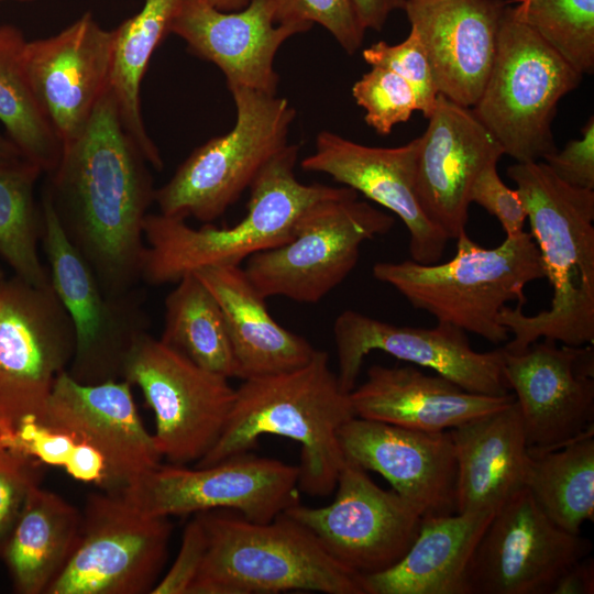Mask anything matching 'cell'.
Here are the masks:
<instances>
[{
    "label": "cell",
    "mask_w": 594,
    "mask_h": 594,
    "mask_svg": "<svg viewBox=\"0 0 594 594\" xmlns=\"http://www.w3.org/2000/svg\"><path fill=\"white\" fill-rule=\"evenodd\" d=\"M148 165L109 87L47 174L44 188L63 231L112 297L136 293L142 279L143 223L155 196Z\"/></svg>",
    "instance_id": "6da1fadb"
},
{
    "label": "cell",
    "mask_w": 594,
    "mask_h": 594,
    "mask_svg": "<svg viewBox=\"0 0 594 594\" xmlns=\"http://www.w3.org/2000/svg\"><path fill=\"white\" fill-rule=\"evenodd\" d=\"M507 176L525 207L552 298L536 315H525L520 305L502 309L498 321L513 334L504 350L520 353L540 339L593 344L594 190L565 184L542 161L516 162Z\"/></svg>",
    "instance_id": "7a4b0ae2"
},
{
    "label": "cell",
    "mask_w": 594,
    "mask_h": 594,
    "mask_svg": "<svg viewBox=\"0 0 594 594\" xmlns=\"http://www.w3.org/2000/svg\"><path fill=\"white\" fill-rule=\"evenodd\" d=\"M353 417L328 353L316 350L301 367L243 380L220 438L196 466L250 452L261 436H280L300 443L299 491L328 496L344 463L338 432Z\"/></svg>",
    "instance_id": "3957f363"
},
{
    "label": "cell",
    "mask_w": 594,
    "mask_h": 594,
    "mask_svg": "<svg viewBox=\"0 0 594 594\" xmlns=\"http://www.w3.org/2000/svg\"><path fill=\"white\" fill-rule=\"evenodd\" d=\"M298 154V144H287L266 163L249 188L245 217L232 227L195 229L182 218L147 213L142 279L163 285L205 267L240 266L253 254L288 242L310 206L353 190L300 183L295 176Z\"/></svg>",
    "instance_id": "277c9868"
},
{
    "label": "cell",
    "mask_w": 594,
    "mask_h": 594,
    "mask_svg": "<svg viewBox=\"0 0 594 594\" xmlns=\"http://www.w3.org/2000/svg\"><path fill=\"white\" fill-rule=\"evenodd\" d=\"M196 514L206 531L207 550L188 594H365L362 576L284 513L268 522L229 509Z\"/></svg>",
    "instance_id": "5b68a950"
},
{
    "label": "cell",
    "mask_w": 594,
    "mask_h": 594,
    "mask_svg": "<svg viewBox=\"0 0 594 594\" xmlns=\"http://www.w3.org/2000/svg\"><path fill=\"white\" fill-rule=\"evenodd\" d=\"M455 240V254L448 262H378L373 276L438 322L502 344L509 339L508 329L498 321L502 309L510 301L524 306L526 285L544 278L538 248L526 231L506 237L493 249L481 246L466 231Z\"/></svg>",
    "instance_id": "8992f818"
},
{
    "label": "cell",
    "mask_w": 594,
    "mask_h": 594,
    "mask_svg": "<svg viewBox=\"0 0 594 594\" xmlns=\"http://www.w3.org/2000/svg\"><path fill=\"white\" fill-rule=\"evenodd\" d=\"M582 76L507 6L495 59L472 111L516 162L543 161L558 150L551 129L557 106Z\"/></svg>",
    "instance_id": "52a82bcc"
},
{
    "label": "cell",
    "mask_w": 594,
    "mask_h": 594,
    "mask_svg": "<svg viewBox=\"0 0 594 594\" xmlns=\"http://www.w3.org/2000/svg\"><path fill=\"white\" fill-rule=\"evenodd\" d=\"M229 90L237 110L233 128L196 147L170 179L155 189L160 213L216 220L288 144L296 110L287 99L242 87Z\"/></svg>",
    "instance_id": "ba28073f"
},
{
    "label": "cell",
    "mask_w": 594,
    "mask_h": 594,
    "mask_svg": "<svg viewBox=\"0 0 594 594\" xmlns=\"http://www.w3.org/2000/svg\"><path fill=\"white\" fill-rule=\"evenodd\" d=\"M394 223V217L359 200L355 190L327 198L302 213L288 242L253 254L244 271L265 299L315 304L353 271L362 244Z\"/></svg>",
    "instance_id": "9c48e42d"
},
{
    "label": "cell",
    "mask_w": 594,
    "mask_h": 594,
    "mask_svg": "<svg viewBox=\"0 0 594 594\" xmlns=\"http://www.w3.org/2000/svg\"><path fill=\"white\" fill-rule=\"evenodd\" d=\"M122 378L141 389L153 410L154 441L170 464L204 458L220 438L235 399L229 378L198 366L146 331L131 345Z\"/></svg>",
    "instance_id": "30bf717a"
},
{
    "label": "cell",
    "mask_w": 594,
    "mask_h": 594,
    "mask_svg": "<svg viewBox=\"0 0 594 594\" xmlns=\"http://www.w3.org/2000/svg\"><path fill=\"white\" fill-rule=\"evenodd\" d=\"M74 352L73 324L53 286L6 277L0 283V440L28 418L42 420Z\"/></svg>",
    "instance_id": "8fae6325"
},
{
    "label": "cell",
    "mask_w": 594,
    "mask_h": 594,
    "mask_svg": "<svg viewBox=\"0 0 594 594\" xmlns=\"http://www.w3.org/2000/svg\"><path fill=\"white\" fill-rule=\"evenodd\" d=\"M299 466L245 452L207 466H153L120 494L152 516L229 509L268 522L300 503Z\"/></svg>",
    "instance_id": "7c38bea8"
},
{
    "label": "cell",
    "mask_w": 594,
    "mask_h": 594,
    "mask_svg": "<svg viewBox=\"0 0 594 594\" xmlns=\"http://www.w3.org/2000/svg\"><path fill=\"white\" fill-rule=\"evenodd\" d=\"M172 531L169 517L144 514L120 493H91L77 546L46 594H151Z\"/></svg>",
    "instance_id": "4fadbf2b"
},
{
    "label": "cell",
    "mask_w": 594,
    "mask_h": 594,
    "mask_svg": "<svg viewBox=\"0 0 594 594\" xmlns=\"http://www.w3.org/2000/svg\"><path fill=\"white\" fill-rule=\"evenodd\" d=\"M41 208V240L51 284L75 334V352L67 372L82 384L121 380L124 359L147 323L138 293L124 297L106 294L92 268L63 231L45 188Z\"/></svg>",
    "instance_id": "5bb4252c"
},
{
    "label": "cell",
    "mask_w": 594,
    "mask_h": 594,
    "mask_svg": "<svg viewBox=\"0 0 594 594\" xmlns=\"http://www.w3.org/2000/svg\"><path fill=\"white\" fill-rule=\"evenodd\" d=\"M334 490L336 497L327 506L297 503L284 514L309 529L337 561L360 576L395 565L419 532L421 512L346 461Z\"/></svg>",
    "instance_id": "9a60e30c"
},
{
    "label": "cell",
    "mask_w": 594,
    "mask_h": 594,
    "mask_svg": "<svg viewBox=\"0 0 594 594\" xmlns=\"http://www.w3.org/2000/svg\"><path fill=\"white\" fill-rule=\"evenodd\" d=\"M592 543L552 522L524 487L494 513L465 572L466 594H551Z\"/></svg>",
    "instance_id": "2e32d148"
},
{
    "label": "cell",
    "mask_w": 594,
    "mask_h": 594,
    "mask_svg": "<svg viewBox=\"0 0 594 594\" xmlns=\"http://www.w3.org/2000/svg\"><path fill=\"white\" fill-rule=\"evenodd\" d=\"M341 388L356 386L364 358L382 351L419 367H427L462 388L498 396L509 393L504 377V349L475 351L466 332L443 322L433 328L398 326L355 310L341 312L333 323Z\"/></svg>",
    "instance_id": "e0dca14e"
},
{
    "label": "cell",
    "mask_w": 594,
    "mask_h": 594,
    "mask_svg": "<svg viewBox=\"0 0 594 594\" xmlns=\"http://www.w3.org/2000/svg\"><path fill=\"white\" fill-rule=\"evenodd\" d=\"M503 372L529 447L560 448L593 427V344L540 339L520 353L504 350Z\"/></svg>",
    "instance_id": "ac0fdd59"
},
{
    "label": "cell",
    "mask_w": 594,
    "mask_h": 594,
    "mask_svg": "<svg viewBox=\"0 0 594 594\" xmlns=\"http://www.w3.org/2000/svg\"><path fill=\"white\" fill-rule=\"evenodd\" d=\"M113 46L114 31L101 28L90 12L53 36L28 41L26 74L62 145L84 132L109 89Z\"/></svg>",
    "instance_id": "d6986e66"
},
{
    "label": "cell",
    "mask_w": 594,
    "mask_h": 594,
    "mask_svg": "<svg viewBox=\"0 0 594 594\" xmlns=\"http://www.w3.org/2000/svg\"><path fill=\"white\" fill-rule=\"evenodd\" d=\"M131 386L123 378L82 384L66 370L57 376L41 420L103 455L109 475L105 492L109 493L122 492L162 459L141 420Z\"/></svg>",
    "instance_id": "ffe728a7"
},
{
    "label": "cell",
    "mask_w": 594,
    "mask_h": 594,
    "mask_svg": "<svg viewBox=\"0 0 594 594\" xmlns=\"http://www.w3.org/2000/svg\"><path fill=\"white\" fill-rule=\"evenodd\" d=\"M312 26L276 22V0H252L239 11H220L207 0H182L169 33L182 37L195 56L213 63L228 88L276 95L274 59L292 36Z\"/></svg>",
    "instance_id": "44dd1931"
},
{
    "label": "cell",
    "mask_w": 594,
    "mask_h": 594,
    "mask_svg": "<svg viewBox=\"0 0 594 594\" xmlns=\"http://www.w3.org/2000/svg\"><path fill=\"white\" fill-rule=\"evenodd\" d=\"M419 136L397 147L366 146L321 131L315 151L300 162L304 170L323 173L395 213L409 232L411 260L441 258L448 235L425 213L416 190Z\"/></svg>",
    "instance_id": "7402d4cb"
},
{
    "label": "cell",
    "mask_w": 594,
    "mask_h": 594,
    "mask_svg": "<svg viewBox=\"0 0 594 594\" xmlns=\"http://www.w3.org/2000/svg\"><path fill=\"white\" fill-rule=\"evenodd\" d=\"M344 461L381 474L424 516L457 513V460L448 431L353 417L338 432Z\"/></svg>",
    "instance_id": "603a6c76"
},
{
    "label": "cell",
    "mask_w": 594,
    "mask_h": 594,
    "mask_svg": "<svg viewBox=\"0 0 594 594\" xmlns=\"http://www.w3.org/2000/svg\"><path fill=\"white\" fill-rule=\"evenodd\" d=\"M428 121L419 136L416 190L430 221L449 239H457L466 231L475 177L505 153L471 108L441 94Z\"/></svg>",
    "instance_id": "cb8c5ba5"
},
{
    "label": "cell",
    "mask_w": 594,
    "mask_h": 594,
    "mask_svg": "<svg viewBox=\"0 0 594 594\" xmlns=\"http://www.w3.org/2000/svg\"><path fill=\"white\" fill-rule=\"evenodd\" d=\"M504 0H407L404 11L427 53L437 90L472 108L497 50Z\"/></svg>",
    "instance_id": "d4e9b609"
},
{
    "label": "cell",
    "mask_w": 594,
    "mask_h": 594,
    "mask_svg": "<svg viewBox=\"0 0 594 594\" xmlns=\"http://www.w3.org/2000/svg\"><path fill=\"white\" fill-rule=\"evenodd\" d=\"M355 417L428 432L448 431L512 404L514 394L469 392L413 365L374 364L366 380L350 393Z\"/></svg>",
    "instance_id": "484cf974"
},
{
    "label": "cell",
    "mask_w": 594,
    "mask_h": 594,
    "mask_svg": "<svg viewBox=\"0 0 594 594\" xmlns=\"http://www.w3.org/2000/svg\"><path fill=\"white\" fill-rule=\"evenodd\" d=\"M449 432L457 460V513L497 509L525 487L529 446L516 399Z\"/></svg>",
    "instance_id": "4316f807"
},
{
    "label": "cell",
    "mask_w": 594,
    "mask_h": 594,
    "mask_svg": "<svg viewBox=\"0 0 594 594\" xmlns=\"http://www.w3.org/2000/svg\"><path fill=\"white\" fill-rule=\"evenodd\" d=\"M218 301L229 332L238 378L274 375L307 364L316 349L273 319L244 268L212 266L194 272Z\"/></svg>",
    "instance_id": "83f0119b"
},
{
    "label": "cell",
    "mask_w": 594,
    "mask_h": 594,
    "mask_svg": "<svg viewBox=\"0 0 594 594\" xmlns=\"http://www.w3.org/2000/svg\"><path fill=\"white\" fill-rule=\"evenodd\" d=\"M495 510L424 516L395 565L362 576L365 594H466L468 564Z\"/></svg>",
    "instance_id": "f1b7e54d"
},
{
    "label": "cell",
    "mask_w": 594,
    "mask_h": 594,
    "mask_svg": "<svg viewBox=\"0 0 594 594\" xmlns=\"http://www.w3.org/2000/svg\"><path fill=\"white\" fill-rule=\"evenodd\" d=\"M81 513L62 496L34 486L3 548L2 559L14 591L46 594L72 557Z\"/></svg>",
    "instance_id": "f546056e"
},
{
    "label": "cell",
    "mask_w": 594,
    "mask_h": 594,
    "mask_svg": "<svg viewBox=\"0 0 594 594\" xmlns=\"http://www.w3.org/2000/svg\"><path fill=\"white\" fill-rule=\"evenodd\" d=\"M182 0H144L142 9L114 29L110 89L121 121L148 164L163 168L160 151L148 136L141 114L140 87L150 59L169 33Z\"/></svg>",
    "instance_id": "4dcf8cb0"
},
{
    "label": "cell",
    "mask_w": 594,
    "mask_h": 594,
    "mask_svg": "<svg viewBox=\"0 0 594 594\" xmlns=\"http://www.w3.org/2000/svg\"><path fill=\"white\" fill-rule=\"evenodd\" d=\"M525 487L552 522L580 534L594 519L593 427L560 448L529 447Z\"/></svg>",
    "instance_id": "1f68e13d"
},
{
    "label": "cell",
    "mask_w": 594,
    "mask_h": 594,
    "mask_svg": "<svg viewBox=\"0 0 594 594\" xmlns=\"http://www.w3.org/2000/svg\"><path fill=\"white\" fill-rule=\"evenodd\" d=\"M166 296L161 341L198 366L238 378V367L222 310L202 282L184 275Z\"/></svg>",
    "instance_id": "d6a6232c"
},
{
    "label": "cell",
    "mask_w": 594,
    "mask_h": 594,
    "mask_svg": "<svg viewBox=\"0 0 594 594\" xmlns=\"http://www.w3.org/2000/svg\"><path fill=\"white\" fill-rule=\"evenodd\" d=\"M26 43L20 29L0 25V122L23 157L48 174L56 167L63 145L30 84L24 64Z\"/></svg>",
    "instance_id": "836d02e7"
},
{
    "label": "cell",
    "mask_w": 594,
    "mask_h": 594,
    "mask_svg": "<svg viewBox=\"0 0 594 594\" xmlns=\"http://www.w3.org/2000/svg\"><path fill=\"white\" fill-rule=\"evenodd\" d=\"M42 173L23 156L0 157V256L15 276L47 288L52 286L50 273L37 250L43 217L35 185Z\"/></svg>",
    "instance_id": "e575fe53"
},
{
    "label": "cell",
    "mask_w": 594,
    "mask_h": 594,
    "mask_svg": "<svg viewBox=\"0 0 594 594\" xmlns=\"http://www.w3.org/2000/svg\"><path fill=\"white\" fill-rule=\"evenodd\" d=\"M574 70L594 72V0H529L514 7Z\"/></svg>",
    "instance_id": "d590c367"
},
{
    "label": "cell",
    "mask_w": 594,
    "mask_h": 594,
    "mask_svg": "<svg viewBox=\"0 0 594 594\" xmlns=\"http://www.w3.org/2000/svg\"><path fill=\"white\" fill-rule=\"evenodd\" d=\"M355 102L365 111L364 120L381 135L409 120L418 111L417 99L410 85L396 73L371 66L352 87Z\"/></svg>",
    "instance_id": "8d00e7d4"
},
{
    "label": "cell",
    "mask_w": 594,
    "mask_h": 594,
    "mask_svg": "<svg viewBox=\"0 0 594 594\" xmlns=\"http://www.w3.org/2000/svg\"><path fill=\"white\" fill-rule=\"evenodd\" d=\"M362 56L370 66L387 68L405 79L415 92L418 111L426 119L431 116L439 92L427 53L413 28L402 43L380 41L365 48Z\"/></svg>",
    "instance_id": "74e56055"
},
{
    "label": "cell",
    "mask_w": 594,
    "mask_h": 594,
    "mask_svg": "<svg viewBox=\"0 0 594 594\" xmlns=\"http://www.w3.org/2000/svg\"><path fill=\"white\" fill-rule=\"evenodd\" d=\"M276 22L317 23L350 55L362 46L365 33L352 0H276Z\"/></svg>",
    "instance_id": "f35d334b"
},
{
    "label": "cell",
    "mask_w": 594,
    "mask_h": 594,
    "mask_svg": "<svg viewBox=\"0 0 594 594\" xmlns=\"http://www.w3.org/2000/svg\"><path fill=\"white\" fill-rule=\"evenodd\" d=\"M78 441L66 431L28 418L13 433L0 440V447L13 454L35 459L46 466L65 469Z\"/></svg>",
    "instance_id": "ab89813d"
},
{
    "label": "cell",
    "mask_w": 594,
    "mask_h": 594,
    "mask_svg": "<svg viewBox=\"0 0 594 594\" xmlns=\"http://www.w3.org/2000/svg\"><path fill=\"white\" fill-rule=\"evenodd\" d=\"M496 165L497 162H492L477 174L469 199L494 216L506 237L512 238L525 231L527 213L516 189H510L501 179Z\"/></svg>",
    "instance_id": "60d3db41"
},
{
    "label": "cell",
    "mask_w": 594,
    "mask_h": 594,
    "mask_svg": "<svg viewBox=\"0 0 594 594\" xmlns=\"http://www.w3.org/2000/svg\"><path fill=\"white\" fill-rule=\"evenodd\" d=\"M44 464L32 458L0 462V556L22 513L30 491L40 485Z\"/></svg>",
    "instance_id": "b9f144b4"
},
{
    "label": "cell",
    "mask_w": 594,
    "mask_h": 594,
    "mask_svg": "<svg viewBox=\"0 0 594 594\" xmlns=\"http://www.w3.org/2000/svg\"><path fill=\"white\" fill-rule=\"evenodd\" d=\"M207 550V536L197 514L186 525L179 551L166 574L151 594H188Z\"/></svg>",
    "instance_id": "7bdbcfd3"
},
{
    "label": "cell",
    "mask_w": 594,
    "mask_h": 594,
    "mask_svg": "<svg viewBox=\"0 0 594 594\" xmlns=\"http://www.w3.org/2000/svg\"><path fill=\"white\" fill-rule=\"evenodd\" d=\"M543 162L565 184L594 190V118L587 120L580 139L569 141Z\"/></svg>",
    "instance_id": "ee69618b"
},
{
    "label": "cell",
    "mask_w": 594,
    "mask_h": 594,
    "mask_svg": "<svg viewBox=\"0 0 594 594\" xmlns=\"http://www.w3.org/2000/svg\"><path fill=\"white\" fill-rule=\"evenodd\" d=\"M75 480L108 490V465L103 455L92 446L78 441L72 458L64 469Z\"/></svg>",
    "instance_id": "f6af8a7d"
},
{
    "label": "cell",
    "mask_w": 594,
    "mask_h": 594,
    "mask_svg": "<svg viewBox=\"0 0 594 594\" xmlns=\"http://www.w3.org/2000/svg\"><path fill=\"white\" fill-rule=\"evenodd\" d=\"M594 561L590 556L573 563L556 582L551 594H593Z\"/></svg>",
    "instance_id": "bcb514c9"
},
{
    "label": "cell",
    "mask_w": 594,
    "mask_h": 594,
    "mask_svg": "<svg viewBox=\"0 0 594 594\" xmlns=\"http://www.w3.org/2000/svg\"><path fill=\"white\" fill-rule=\"evenodd\" d=\"M358 16L365 30L380 32L389 14L404 9L407 0H352Z\"/></svg>",
    "instance_id": "7dc6e473"
},
{
    "label": "cell",
    "mask_w": 594,
    "mask_h": 594,
    "mask_svg": "<svg viewBox=\"0 0 594 594\" xmlns=\"http://www.w3.org/2000/svg\"><path fill=\"white\" fill-rule=\"evenodd\" d=\"M220 11L232 12L245 8L252 0H207Z\"/></svg>",
    "instance_id": "c3c4849f"
},
{
    "label": "cell",
    "mask_w": 594,
    "mask_h": 594,
    "mask_svg": "<svg viewBox=\"0 0 594 594\" xmlns=\"http://www.w3.org/2000/svg\"><path fill=\"white\" fill-rule=\"evenodd\" d=\"M23 156L18 147L7 138L0 134V157Z\"/></svg>",
    "instance_id": "681fc988"
},
{
    "label": "cell",
    "mask_w": 594,
    "mask_h": 594,
    "mask_svg": "<svg viewBox=\"0 0 594 594\" xmlns=\"http://www.w3.org/2000/svg\"><path fill=\"white\" fill-rule=\"evenodd\" d=\"M23 458H28V457L13 454L7 451L6 449H3L2 447H0V462H15Z\"/></svg>",
    "instance_id": "f907efd6"
},
{
    "label": "cell",
    "mask_w": 594,
    "mask_h": 594,
    "mask_svg": "<svg viewBox=\"0 0 594 594\" xmlns=\"http://www.w3.org/2000/svg\"><path fill=\"white\" fill-rule=\"evenodd\" d=\"M6 278V275L2 271V268L0 267V283Z\"/></svg>",
    "instance_id": "816d5d0a"
},
{
    "label": "cell",
    "mask_w": 594,
    "mask_h": 594,
    "mask_svg": "<svg viewBox=\"0 0 594 594\" xmlns=\"http://www.w3.org/2000/svg\"><path fill=\"white\" fill-rule=\"evenodd\" d=\"M529 0H520V3H526L528 2Z\"/></svg>",
    "instance_id": "f5cc1de1"
},
{
    "label": "cell",
    "mask_w": 594,
    "mask_h": 594,
    "mask_svg": "<svg viewBox=\"0 0 594 594\" xmlns=\"http://www.w3.org/2000/svg\"><path fill=\"white\" fill-rule=\"evenodd\" d=\"M0 1H4V0H0ZM18 1H31V0H18Z\"/></svg>",
    "instance_id": "db71d44e"
}]
</instances>
